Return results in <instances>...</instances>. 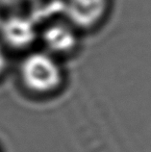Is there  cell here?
Returning a JSON list of instances; mask_svg holds the SVG:
<instances>
[{
	"label": "cell",
	"instance_id": "7",
	"mask_svg": "<svg viewBox=\"0 0 151 152\" xmlns=\"http://www.w3.org/2000/svg\"><path fill=\"white\" fill-rule=\"evenodd\" d=\"M35 1H39V0H35Z\"/></svg>",
	"mask_w": 151,
	"mask_h": 152
},
{
	"label": "cell",
	"instance_id": "5",
	"mask_svg": "<svg viewBox=\"0 0 151 152\" xmlns=\"http://www.w3.org/2000/svg\"><path fill=\"white\" fill-rule=\"evenodd\" d=\"M5 66H6V57L2 48L0 47V73L4 70Z\"/></svg>",
	"mask_w": 151,
	"mask_h": 152
},
{
	"label": "cell",
	"instance_id": "4",
	"mask_svg": "<svg viewBox=\"0 0 151 152\" xmlns=\"http://www.w3.org/2000/svg\"><path fill=\"white\" fill-rule=\"evenodd\" d=\"M43 45L51 53L65 54L75 48L77 45V36L73 26L63 23L51 24L42 33Z\"/></svg>",
	"mask_w": 151,
	"mask_h": 152
},
{
	"label": "cell",
	"instance_id": "3",
	"mask_svg": "<svg viewBox=\"0 0 151 152\" xmlns=\"http://www.w3.org/2000/svg\"><path fill=\"white\" fill-rule=\"evenodd\" d=\"M0 32L8 45L17 48L30 45L37 36L34 21L24 17H11L4 19Z\"/></svg>",
	"mask_w": 151,
	"mask_h": 152
},
{
	"label": "cell",
	"instance_id": "2",
	"mask_svg": "<svg viewBox=\"0 0 151 152\" xmlns=\"http://www.w3.org/2000/svg\"><path fill=\"white\" fill-rule=\"evenodd\" d=\"M108 10V0H66L63 12L71 25L88 29L97 25Z\"/></svg>",
	"mask_w": 151,
	"mask_h": 152
},
{
	"label": "cell",
	"instance_id": "6",
	"mask_svg": "<svg viewBox=\"0 0 151 152\" xmlns=\"http://www.w3.org/2000/svg\"><path fill=\"white\" fill-rule=\"evenodd\" d=\"M3 20L4 19L1 18V15H0V28H1V26H2V23H3Z\"/></svg>",
	"mask_w": 151,
	"mask_h": 152
},
{
	"label": "cell",
	"instance_id": "1",
	"mask_svg": "<svg viewBox=\"0 0 151 152\" xmlns=\"http://www.w3.org/2000/svg\"><path fill=\"white\" fill-rule=\"evenodd\" d=\"M21 76L23 82L30 90L38 93H46L59 86L62 72L52 55L34 53L23 61Z\"/></svg>",
	"mask_w": 151,
	"mask_h": 152
}]
</instances>
